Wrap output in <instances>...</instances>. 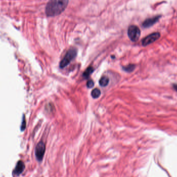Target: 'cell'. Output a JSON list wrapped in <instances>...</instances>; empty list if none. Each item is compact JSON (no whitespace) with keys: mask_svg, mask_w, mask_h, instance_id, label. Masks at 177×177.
<instances>
[{"mask_svg":"<svg viewBox=\"0 0 177 177\" xmlns=\"http://www.w3.org/2000/svg\"><path fill=\"white\" fill-rule=\"evenodd\" d=\"M69 4V0H50L47 4L45 13L48 17L59 15L65 11Z\"/></svg>","mask_w":177,"mask_h":177,"instance_id":"1","label":"cell"},{"mask_svg":"<svg viewBox=\"0 0 177 177\" xmlns=\"http://www.w3.org/2000/svg\"><path fill=\"white\" fill-rule=\"evenodd\" d=\"M77 54V50L75 48H71L66 52L64 58L60 63V67L63 69L68 65L72 60L76 58Z\"/></svg>","mask_w":177,"mask_h":177,"instance_id":"2","label":"cell"},{"mask_svg":"<svg viewBox=\"0 0 177 177\" xmlns=\"http://www.w3.org/2000/svg\"><path fill=\"white\" fill-rule=\"evenodd\" d=\"M140 30L138 27L136 25H130L128 30V34L129 39L132 42H137L140 36Z\"/></svg>","mask_w":177,"mask_h":177,"instance_id":"3","label":"cell"},{"mask_svg":"<svg viewBox=\"0 0 177 177\" xmlns=\"http://www.w3.org/2000/svg\"><path fill=\"white\" fill-rule=\"evenodd\" d=\"M45 150H46V146L44 143L41 141L38 143L35 148V153L36 158L39 162H42L43 159Z\"/></svg>","mask_w":177,"mask_h":177,"instance_id":"4","label":"cell"},{"mask_svg":"<svg viewBox=\"0 0 177 177\" xmlns=\"http://www.w3.org/2000/svg\"><path fill=\"white\" fill-rule=\"evenodd\" d=\"M161 36L160 33L159 32H155L148 35L142 40V45L143 46H147L151 44L154 43V42L159 39Z\"/></svg>","mask_w":177,"mask_h":177,"instance_id":"5","label":"cell"},{"mask_svg":"<svg viewBox=\"0 0 177 177\" xmlns=\"http://www.w3.org/2000/svg\"><path fill=\"white\" fill-rule=\"evenodd\" d=\"M160 17H161L160 16H156L146 19L143 23V27L145 28H147L151 27L152 25H154L155 23H157V21H159Z\"/></svg>","mask_w":177,"mask_h":177,"instance_id":"6","label":"cell"},{"mask_svg":"<svg viewBox=\"0 0 177 177\" xmlns=\"http://www.w3.org/2000/svg\"><path fill=\"white\" fill-rule=\"evenodd\" d=\"M24 168H25V165L24 163L22 161H19L17 163L13 173L17 176H19L23 173Z\"/></svg>","mask_w":177,"mask_h":177,"instance_id":"7","label":"cell"},{"mask_svg":"<svg viewBox=\"0 0 177 177\" xmlns=\"http://www.w3.org/2000/svg\"><path fill=\"white\" fill-rule=\"evenodd\" d=\"M94 71V69L93 67L89 66L84 71L82 76H83V77L85 78V79H88V78L89 77V76L93 73Z\"/></svg>","mask_w":177,"mask_h":177,"instance_id":"8","label":"cell"},{"mask_svg":"<svg viewBox=\"0 0 177 177\" xmlns=\"http://www.w3.org/2000/svg\"><path fill=\"white\" fill-rule=\"evenodd\" d=\"M109 82V79L107 76H103L99 81L100 85L102 87L107 86V85H108Z\"/></svg>","mask_w":177,"mask_h":177,"instance_id":"9","label":"cell"},{"mask_svg":"<svg viewBox=\"0 0 177 177\" xmlns=\"http://www.w3.org/2000/svg\"><path fill=\"white\" fill-rule=\"evenodd\" d=\"M135 67L136 65L135 64H128V65L125 66H123L122 69L125 71H127L128 73H131L135 70Z\"/></svg>","mask_w":177,"mask_h":177,"instance_id":"10","label":"cell"},{"mask_svg":"<svg viewBox=\"0 0 177 177\" xmlns=\"http://www.w3.org/2000/svg\"><path fill=\"white\" fill-rule=\"evenodd\" d=\"M101 94V92L100 89H98L97 88H95L91 92V96L93 98H97L100 96V95Z\"/></svg>","mask_w":177,"mask_h":177,"instance_id":"11","label":"cell"},{"mask_svg":"<svg viewBox=\"0 0 177 177\" xmlns=\"http://www.w3.org/2000/svg\"><path fill=\"white\" fill-rule=\"evenodd\" d=\"M94 86V82L93 81H92V80H90V81H88V82L86 83V86L88 87V88H92Z\"/></svg>","mask_w":177,"mask_h":177,"instance_id":"12","label":"cell"},{"mask_svg":"<svg viewBox=\"0 0 177 177\" xmlns=\"http://www.w3.org/2000/svg\"><path fill=\"white\" fill-rule=\"evenodd\" d=\"M23 125H22V127H21V130H22V131H23L25 128V125H26V124H25V119L24 118H23Z\"/></svg>","mask_w":177,"mask_h":177,"instance_id":"13","label":"cell"},{"mask_svg":"<svg viewBox=\"0 0 177 177\" xmlns=\"http://www.w3.org/2000/svg\"><path fill=\"white\" fill-rule=\"evenodd\" d=\"M173 88L177 92V84H174L173 85Z\"/></svg>","mask_w":177,"mask_h":177,"instance_id":"14","label":"cell"}]
</instances>
